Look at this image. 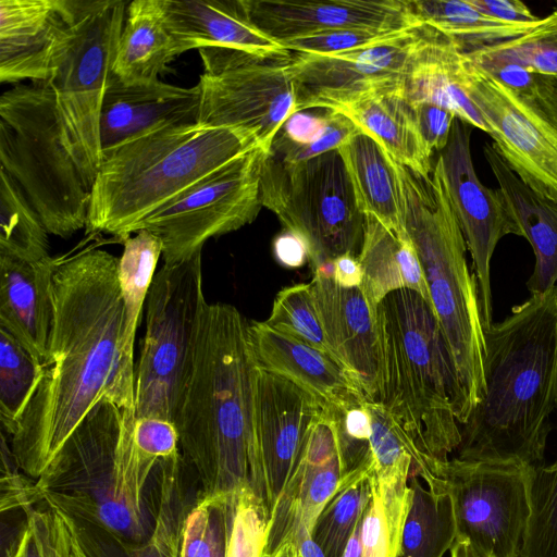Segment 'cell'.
Listing matches in <instances>:
<instances>
[{
    "label": "cell",
    "mask_w": 557,
    "mask_h": 557,
    "mask_svg": "<svg viewBox=\"0 0 557 557\" xmlns=\"http://www.w3.org/2000/svg\"><path fill=\"white\" fill-rule=\"evenodd\" d=\"M117 265V257L97 247L59 257L44 375L10 440L20 469L33 479L101 400L136 412L122 379Z\"/></svg>",
    "instance_id": "1"
},
{
    "label": "cell",
    "mask_w": 557,
    "mask_h": 557,
    "mask_svg": "<svg viewBox=\"0 0 557 557\" xmlns=\"http://www.w3.org/2000/svg\"><path fill=\"white\" fill-rule=\"evenodd\" d=\"M257 369L245 317L232 305L207 302L174 424L200 497L228 502L249 493L269 518L257 436Z\"/></svg>",
    "instance_id": "2"
},
{
    "label": "cell",
    "mask_w": 557,
    "mask_h": 557,
    "mask_svg": "<svg viewBox=\"0 0 557 557\" xmlns=\"http://www.w3.org/2000/svg\"><path fill=\"white\" fill-rule=\"evenodd\" d=\"M484 396L461 425L458 458L544 465L557 409V299L531 295L484 331Z\"/></svg>",
    "instance_id": "3"
},
{
    "label": "cell",
    "mask_w": 557,
    "mask_h": 557,
    "mask_svg": "<svg viewBox=\"0 0 557 557\" xmlns=\"http://www.w3.org/2000/svg\"><path fill=\"white\" fill-rule=\"evenodd\" d=\"M135 420L134 411L98 403L36 480L41 503L126 541H145L154 516L145 490L158 462L137 449Z\"/></svg>",
    "instance_id": "4"
},
{
    "label": "cell",
    "mask_w": 557,
    "mask_h": 557,
    "mask_svg": "<svg viewBox=\"0 0 557 557\" xmlns=\"http://www.w3.org/2000/svg\"><path fill=\"white\" fill-rule=\"evenodd\" d=\"M382 382L377 401L417 449L440 460L457 450L465 397L434 313L420 294L398 289L376 308Z\"/></svg>",
    "instance_id": "5"
},
{
    "label": "cell",
    "mask_w": 557,
    "mask_h": 557,
    "mask_svg": "<svg viewBox=\"0 0 557 557\" xmlns=\"http://www.w3.org/2000/svg\"><path fill=\"white\" fill-rule=\"evenodd\" d=\"M247 132L200 123L162 128L102 157L90 188L86 232L128 238L147 215L240 153Z\"/></svg>",
    "instance_id": "6"
},
{
    "label": "cell",
    "mask_w": 557,
    "mask_h": 557,
    "mask_svg": "<svg viewBox=\"0 0 557 557\" xmlns=\"http://www.w3.org/2000/svg\"><path fill=\"white\" fill-rule=\"evenodd\" d=\"M389 159L403 224L423 269L432 307L462 388L468 420L484 396L485 337L476 280L467 263L466 240L438 161L432 174L423 176L391 156Z\"/></svg>",
    "instance_id": "7"
},
{
    "label": "cell",
    "mask_w": 557,
    "mask_h": 557,
    "mask_svg": "<svg viewBox=\"0 0 557 557\" xmlns=\"http://www.w3.org/2000/svg\"><path fill=\"white\" fill-rule=\"evenodd\" d=\"M0 164L49 234L86 227L90 190L70 154L47 83L17 84L0 98Z\"/></svg>",
    "instance_id": "8"
},
{
    "label": "cell",
    "mask_w": 557,
    "mask_h": 557,
    "mask_svg": "<svg viewBox=\"0 0 557 557\" xmlns=\"http://www.w3.org/2000/svg\"><path fill=\"white\" fill-rule=\"evenodd\" d=\"M125 5L122 0H67L65 27L47 82L54 94L64 144L89 190L102 162L100 114Z\"/></svg>",
    "instance_id": "9"
},
{
    "label": "cell",
    "mask_w": 557,
    "mask_h": 557,
    "mask_svg": "<svg viewBox=\"0 0 557 557\" xmlns=\"http://www.w3.org/2000/svg\"><path fill=\"white\" fill-rule=\"evenodd\" d=\"M260 189L262 206L304 242L313 269L360 250L364 214L337 149L299 162L268 153Z\"/></svg>",
    "instance_id": "10"
},
{
    "label": "cell",
    "mask_w": 557,
    "mask_h": 557,
    "mask_svg": "<svg viewBox=\"0 0 557 557\" xmlns=\"http://www.w3.org/2000/svg\"><path fill=\"white\" fill-rule=\"evenodd\" d=\"M202 250L164 264L146 299V332L135 371L136 418L174 423L194 360L198 325L207 305L202 289Z\"/></svg>",
    "instance_id": "11"
},
{
    "label": "cell",
    "mask_w": 557,
    "mask_h": 557,
    "mask_svg": "<svg viewBox=\"0 0 557 557\" xmlns=\"http://www.w3.org/2000/svg\"><path fill=\"white\" fill-rule=\"evenodd\" d=\"M267 154L260 146L240 153L151 212L133 234H154L164 264H174L201 251L208 239L251 223L263 207L260 178Z\"/></svg>",
    "instance_id": "12"
},
{
    "label": "cell",
    "mask_w": 557,
    "mask_h": 557,
    "mask_svg": "<svg viewBox=\"0 0 557 557\" xmlns=\"http://www.w3.org/2000/svg\"><path fill=\"white\" fill-rule=\"evenodd\" d=\"M527 468L434 458L432 491L449 494L456 541H465L479 557H517L528 517Z\"/></svg>",
    "instance_id": "13"
},
{
    "label": "cell",
    "mask_w": 557,
    "mask_h": 557,
    "mask_svg": "<svg viewBox=\"0 0 557 557\" xmlns=\"http://www.w3.org/2000/svg\"><path fill=\"white\" fill-rule=\"evenodd\" d=\"M437 33L420 24L386 39L334 54L295 53L287 71L296 92V112L336 110L374 94L404 96L406 77L419 50Z\"/></svg>",
    "instance_id": "14"
},
{
    "label": "cell",
    "mask_w": 557,
    "mask_h": 557,
    "mask_svg": "<svg viewBox=\"0 0 557 557\" xmlns=\"http://www.w3.org/2000/svg\"><path fill=\"white\" fill-rule=\"evenodd\" d=\"M465 88L508 166L537 195L557 203V127L529 96L470 61Z\"/></svg>",
    "instance_id": "15"
},
{
    "label": "cell",
    "mask_w": 557,
    "mask_h": 557,
    "mask_svg": "<svg viewBox=\"0 0 557 557\" xmlns=\"http://www.w3.org/2000/svg\"><path fill=\"white\" fill-rule=\"evenodd\" d=\"M471 127L456 117L448 144L436 160L470 251L485 331L493 323L490 278L493 252L504 236L522 234L502 190L484 186L475 173L470 146Z\"/></svg>",
    "instance_id": "16"
},
{
    "label": "cell",
    "mask_w": 557,
    "mask_h": 557,
    "mask_svg": "<svg viewBox=\"0 0 557 557\" xmlns=\"http://www.w3.org/2000/svg\"><path fill=\"white\" fill-rule=\"evenodd\" d=\"M180 54L197 49L205 74L261 63H287L292 52L257 28L240 0H162Z\"/></svg>",
    "instance_id": "17"
},
{
    "label": "cell",
    "mask_w": 557,
    "mask_h": 557,
    "mask_svg": "<svg viewBox=\"0 0 557 557\" xmlns=\"http://www.w3.org/2000/svg\"><path fill=\"white\" fill-rule=\"evenodd\" d=\"M287 63L253 64L219 75L203 73L198 82V123L243 129L269 152L284 123L296 112Z\"/></svg>",
    "instance_id": "18"
},
{
    "label": "cell",
    "mask_w": 557,
    "mask_h": 557,
    "mask_svg": "<svg viewBox=\"0 0 557 557\" xmlns=\"http://www.w3.org/2000/svg\"><path fill=\"white\" fill-rule=\"evenodd\" d=\"M324 406L306 389L258 367L256 422L269 517Z\"/></svg>",
    "instance_id": "19"
},
{
    "label": "cell",
    "mask_w": 557,
    "mask_h": 557,
    "mask_svg": "<svg viewBox=\"0 0 557 557\" xmlns=\"http://www.w3.org/2000/svg\"><path fill=\"white\" fill-rule=\"evenodd\" d=\"M250 22L277 42L327 30L397 33L420 23L407 0H240Z\"/></svg>",
    "instance_id": "20"
},
{
    "label": "cell",
    "mask_w": 557,
    "mask_h": 557,
    "mask_svg": "<svg viewBox=\"0 0 557 557\" xmlns=\"http://www.w3.org/2000/svg\"><path fill=\"white\" fill-rule=\"evenodd\" d=\"M341 478L334 423L325 405L271 511L267 522L262 557H274L292 541L300 522L311 533L318 517L336 494Z\"/></svg>",
    "instance_id": "21"
},
{
    "label": "cell",
    "mask_w": 557,
    "mask_h": 557,
    "mask_svg": "<svg viewBox=\"0 0 557 557\" xmlns=\"http://www.w3.org/2000/svg\"><path fill=\"white\" fill-rule=\"evenodd\" d=\"M193 468L182 453L161 459L154 468L157 482L153 527L143 542L126 541L100 527L62 512L67 530L92 557H177L185 518L198 499Z\"/></svg>",
    "instance_id": "22"
},
{
    "label": "cell",
    "mask_w": 557,
    "mask_h": 557,
    "mask_svg": "<svg viewBox=\"0 0 557 557\" xmlns=\"http://www.w3.org/2000/svg\"><path fill=\"white\" fill-rule=\"evenodd\" d=\"M326 339L338 363L372 401L382 382L376 308L361 287H343L331 276L313 275L310 282Z\"/></svg>",
    "instance_id": "23"
},
{
    "label": "cell",
    "mask_w": 557,
    "mask_h": 557,
    "mask_svg": "<svg viewBox=\"0 0 557 557\" xmlns=\"http://www.w3.org/2000/svg\"><path fill=\"white\" fill-rule=\"evenodd\" d=\"M199 85L180 87L161 82L125 84L111 76L100 114L102 157L149 133L199 120Z\"/></svg>",
    "instance_id": "24"
},
{
    "label": "cell",
    "mask_w": 557,
    "mask_h": 557,
    "mask_svg": "<svg viewBox=\"0 0 557 557\" xmlns=\"http://www.w3.org/2000/svg\"><path fill=\"white\" fill-rule=\"evenodd\" d=\"M67 0H0V82L47 83Z\"/></svg>",
    "instance_id": "25"
},
{
    "label": "cell",
    "mask_w": 557,
    "mask_h": 557,
    "mask_svg": "<svg viewBox=\"0 0 557 557\" xmlns=\"http://www.w3.org/2000/svg\"><path fill=\"white\" fill-rule=\"evenodd\" d=\"M371 416L373 473L382 502L389 557H399L400 539L410 500V476H425L432 456L421 454L403 428L379 401H367Z\"/></svg>",
    "instance_id": "26"
},
{
    "label": "cell",
    "mask_w": 557,
    "mask_h": 557,
    "mask_svg": "<svg viewBox=\"0 0 557 557\" xmlns=\"http://www.w3.org/2000/svg\"><path fill=\"white\" fill-rule=\"evenodd\" d=\"M59 257L27 262L0 253V327L45 361L53 321L52 277Z\"/></svg>",
    "instance_id": "27"
},
{
    "label": "cell",
    "mask_w": 557,
    "mask_h": 557,
    "mask_svg": "<svg viewBox=\"0 0 557 557\" xmlns=\"http://www.w3.org/2000/svg\"><path fill=\"white\" fill-rule=\"evenodd\" d=\"M258 367L306 389L324 404L336 405L362 393L331 356L288 337L264 321L248 322Z\"/></svg>",
    "instance_id": "28"
},
{
    "label": "cell",
    "mask_w": 557,
    "mask_h": 557,
    "mask_svg": "<svg viewBox=\"0 0 557 557\" xmlns=\"http://www.w3.org/2000/svg\"><path fill=\"white\" fill-rule=\"evenodd\" d=\"M484 157L504 194L510 211L535 256L527 282L532 295L554 292L557 299V203L525 185L502 158L493 143L485 144Z\"/></svg>",
    "instance_id": "29"
},
{
    "label": "cell",
    "mask_w": 557,
    "mask_h": 557,
    "mask_svg": "<svg viewBox=\"0 0 557 557\" xmlns=\"http://www.w3.org/2000/svg\"><path fill=\"white\" fill-rule=\"evenodd\" d=\"M469 62L450 37L438 32L419 50L405 82L411 103L428 101L450 110L457 119L486 134L490 128L466 92Z\"/></svg>",
    "instance_id": "30"
},
{
    "label": "cell",
    "mask_w": 557,
    "mask_h": 557,
    "mask_svg": "<svg viewBox=\"0 0 557 557\" xmlns=\"http://www.w3.org/2000/svg\"><path fill=\"white\" fill-rule=\"evenodd\" d=\"M178 55L162 0L132 1L126 8L113 76L125 84L154 82Z\"/></svg>",
    "instance_id": "31"
},
{
    "label": "cell",
    "mask_w": 557,
    "mask_h": 557,
    "mask_svg": "<svg viewBox=\"0 0 557 557\" xmlns=\"http://www.w3.org/2000/svg\"><path fill=\"white\" fill-rule=\"evenodd\" d=\"M363 290L369 302L379 304L392 292L410 289L431 302L426 280L409 236H399L376 219L364 215L359 255Z\"/></svg>",
    "instance_id": "32"
},
{
    "label": "cell",
    "mask_w": 557,
    "mask_h": 557,
    "mask_svg": "<svg viewBox=\"0 0 557 557\" xmlns=\"http://www.w3.org/2000/svg\"><path fill=\"white\" fill-rule=\"evenodd\" d=\"M334 111L351 120L396 161L420 175L432 174L433 153L420 136L412 107L403 95L374 94Z\"/></svg>",
    "instance_id": "33"
},
{
    "label": "cell",
    "mask_w": 557,
    "mask_h": 557,
    "mask_svg": "<svg viewBox=\"0 0 557 557\" xmlns=\"http://www.w3.org/2000/svg\"><path fill=\"white\" fill-rule=\"evenodd\" d=\"M361 212L406 236L398 186L389 156L371 136L358 132L337 148Z\"/></svg>",
    "instance_id": "34"
},
{
    "label": "cell",
    "mask_w": 557,
    "mask_h": 557,
    "mask_svg": "<svg viewBox=\"0 0 557 557\" xmlns=\"http://www.w3.org/2000/svg\"><path fill=\"white\" fill-rule=\"evenodd\" d=\"M117 275L124 307L122 337V379L126 391L135 397L134 344L141 310L147 299L156 268L162 256L159 237L146 230L123 242Z\"/></svg>",
    "instance_id": "35"
},
{
    "label": "cell",
    "mask_w": 557,
    "mask_h": 557,
    "mask_svg": "<svg viewBox=\"0 0 557 557\" xmlns=\"http://www.w3.org/2000/svg\"><path fill=\"white\" fill-rule=\"evenodd\" d=\"M410 500L399 557H443L456 541L453 502L448 493L425 488L409 478Z\"/></svg>",
    "instance_id": "36"
},
{
    "label": "cell",
    "mask_w": 557,
    "mask_h": 557,
    "mask_svg": "<svg viewBox=\"0 0 557 557\" xmlns=\"http://www.w3.org/2000/svg\"><path fill=\"white\" fill-rule=\"evenodd\" d=\"M409 4L420 23L450 37L465 52L517 38L537 26L497 21L467 0H409Z\"/></svg>",
    "instance_id": "37"
},
{
    "label": "cell",
    "mask_w": 557,
    "mask_h": 557,
    "mask_svg": "<svg viewBox=\"0 0 557 557\" xmlns=\"http://www.w3.org/2000/svg\"><path fill=\"white\" fill-rule=\"evenodd\" d=\"M358 132L359 127L337 111L301 110L284 123L268 153L285 162H299L336 150Z\"/></svg>",
    "instance_id": "38"
},
{
    "label": "cell",
    "mask_w": 557,
    "mask_h": 557,
    "mask_svg": "<svg viewBox=\"0 0 557 557\" xmlns=\"http://www.w3.org/2000/svg\"><path fill=\"white\" fill-rule=\"evenodd\" d=\"M45 224L13 178L0 170V253L39 262L50 257Z\"/></svg>",
    "instance_id": "39"
},
{
    "label": "cell",
    "mask_w": 557,
    "mask_h": 557,
    "mask_svg": "<svg viewBox=\"0 0 557 557\" xmlns=\"http://www.w3.org/2000/svg\"><path fill=\"white\" fill-rule=\"evenodd\" d=\"M44 375V363L0 327V420L12 436Z\"/></svg>",
    "instance_id": "40"
},
{
    "label": "cell",
    "mask_w": 557,
    "mask_h": 557,
    "mask_svg": "<svg viewBox=\"0 0 557 557\" xmlns=\"http://www.w3.org/2000/svg\"><path fill=\"white\" fill-rule=\"evenodd\" d=\"M525 476L530 511L517 557H557V460Z\"/></svg>",
    "instance_id": "41"
},
{
    "label": "cell",
    "mask_w": 557,
    "mask_h": 557,
    "mask_svg": "<svg viewBox=\"0 0 557 557\" xmlns=\"http://www.w3.org/2000/svg\"><path fill=\"white\" fill-rule=\"evenodd\" d=\"M367 401L363 394L357 393L339 404H325L335 429L342 474L339 486L373 472L371 416Z\"/></svg>",
    "instance_id": "42"
},
{
    "label": "cell",
    "mask_w": 557,
    "mask_h": 557,
    "mask_svg": "<svg viewBox=\"0 0 557 557\" xmlns=\"http://www.w3.org/2000/svg\"><path fill=\"white\" fill-rule=\"evenodd\" d=\"M373 472L343 486L324 507L311 531L325 557H342L372 497Z\"/></svg>",
    "instance_id": "43"
},
{
    "label": "cell",
    "mask_w": 557,
    "mask_h": 557,
    "mask_svg": "<svg viewBox=\"0 0 557 557\" xmlns=\"http://www.w3.org/2000/svg\"><path fill=\"white\" fill-rule=\"evenodd\" d=\"M465 55L471 62H507L533 74L557 77V4L529 33L465 52Z\"/></svg>",
    "instance_id": "44"
},
{
    "label": "cell",
    "mask_w": 557,
    "mask_h": 557,
    "mask_svg": "<svg viewBox=\"0 0 557 557\" xmlns=\"http://www.w3.org/2000/svg\"><path fill=\"white\" fill-rule=\"evenodd\" d=\"M275 331L336 359L326 339L310 283L282 288L264 321ZM338 362V361H337Z\"/></svg>",
    "instance_id": "45"
},
{
    "label": "cell",
    "mask_w": 557,
    "mask_h": 557,
    "mask_svg": "<svg viewBox=\"0 0 557 557\" xmlns=\"http://www.w3.org/2000/svg\"><path fill=\"white\" fill-rule=\"evenodd\" d=\"M267 522L265 511L252 495H238L225 557H262Z\"/></svg>",
    "instance_id": "46"
},
{
    "label": "cell",
    "mask_w": 557,
    "mask_h": 557,
    "mask_svg": "<svg viewBox=\"0 0 557 557\" xmlns=\"http://www.w3.org/2000/svg\"><path fill=\"white\" fill-rule=\"evenodd\" d=\"M393 34L395 33L344 28L289 39L281 45L295 53L334 54L376 44Z\"/></svg>",
    "instance_id": "47"
},
{
    "label": "cell",
    "mask_w": 557,
    "mask_h": 557,
    "mask_svg": "<svg viewBox=\"0 0 557 557\" xmlns=\"http://www.w3.org/2000/svg\"><path fill=\"white\" fill-rule=\"evenodd\" d=\"M7 433L1 431L0 510L2 513L16 509L27 511L41 503L36 481L18 471Z\"/></svg>",
    "instance_id": "48"
},
{
    "label": "cell",
    "mask_w": 557,
    "mask_h": 557,
    "mask_svg": "<svg viewBox=\"0 0 557 557\" xmlns=\"http://www.w3.org/2000/svg\"><path fill=\"white\" fill-rule=\"evenodd\" d=\"M134 442L144 456L153 460L171 458L181 453L176 425L162 418H136Z\"/></svg>",
    "instance_id": "49"
},
{
    "label": "cell",
    "mask_w": 557,
    "mask_h": 557,
    "mask_svg": "<svg viewBox=\"0 0 557 557\" xmlns=\"http://www.w3.org/2000/svg\"><path fill=\"white\" fill-rule=\"evenodd\" d=\"M42 557H70L69 533L60 513L45 506L33 507L25 511Z\"/></svg>",
    "instance_id": "50"
},
{
    "label": "cell",
    "mask_w": 557,
    "mask_h": 557,
    "mask_svg": "<svg viewBox=\"0 0 557 557\" xmlns=\"http://www.w3.org/2000/svg\"><path fill=\"white\" fill-rule=\"evenodd\" d=\"M420 136L428 149L441 152L448 144L456 115L438 104L418 101L410 103Z\"/></svg>",
    "instance_id": "51"
},
{
    "label": "cell",
    "mask_w": 557,
    "mask_h": 557,
    "mask_svg": "<svg viewBox=\"0 0 557 557\" xmlns=\"http://www.w3.org/2000/svg\"><path fill=\"white\" fill-rule=\"evenodd\" d=\"M362 543L364 557H389L387 529L374 473L372 497L363 516Z\"/></svg>",
    "instance_id": "52"
},
{
    "label": "cell",
    "mask_w": 557,
    "mask_h": 557,
    "mask_svg": "<svg viewBox=\"0 0 557 557\" xmlns=\"http://www.w3.org/2000/svg\"><path fill=\"white\" fill-rule=\"evenodd\" d=\"M479 12L497 21L517 25H539L540 17L519 0H467Z\"/></svg>",
    "instance_id": "53"
},
{
    "label": "cell",
    "mask_w": 557,
    "mask_h": 557,
    "mask_svg": "<svg viewBox=\"0 0 557 557\" xmlns=\"http://www.w3.org/2000/svg\"><path fill=\"white\" fill-rule=\"evenodd\" d=\"M471 63L479 67L481 71L494 77L503 85L522 95H529L533 87L535 74L517 64L491 61Z\"/></svg>",
    "instance_id": "54"
},
{
    "label": "cell",
    "mask_w": 557,
    "mask_h": 557,
    "mask_svg": "<svg viewBox=\"0 0 557 557\" xmlns=\"http://www.w3.org/2000/svg\"><path fill=\"white\" fill-rule=\"evenodd\" d=\"M527 96L557 127V77L535 74L533 87Z\"/></svg>",
    "instance_id": "55"
},
{
    "label": "cell",
    "mask_w": 557,
    "mask_h": 557,
    "mask_svg": "<svg viewBox=\"0 0 557 557\" xmlns=\"http://www.w3.org/2000/svg\"><path fill=\"white\" fill-rule=\"evenodd\" d=\"M273 251L276 260L286 268H299L308 259L304 242L288 231H284L276 236L273 243Z\"/></svg>",
    "instance_id": "56"
},
{
    "label": "cell",
    "mask_w": 557,
    "mask_h": 557,
    "mask_svg": "<svg viewBox=\"0 0 557 557\" xmlns=\"http://www.w3.org/2000/svg\"><path fill=\"white\" fill-rule=\"evenodd\" d=\"M333 281L343 287H360L362 270L357 256L347 253L333 261Z\"/></svg>",
    "instance_id": "57"
},
{
    "label": "cell",
    "mask_w": 557,
    "mask_h": 557,
    "mask_svg": "<svg viewBox=\"0 0 557 557\" xmlns=\"http://www.w3.org/2000/svg\"><path fill=\"white\" fill-rule=\"evenodd\" d=\"M5 557H42L37 537L25 519Z\"/></svg>",
    "instance_id": "58"
},
{
    "label": "cell",
    "mask_w": 557,
    "mask_h": 557,
    "mask_svg": "<svg viewBox=\"0 0 557 557\" xmlns=\"http://www.w3.org/2000/svg\"><path fill=\"white\" fill-rule=\"evenodd\" d=\"M290 542L297 546L300 557H325L302 522L297 527Z\"/></svg>",
    "instance_id": "59"
},
{
    "label": "cell",
    "mask_w": 557,
    "mask_h": 557,
    "mask_svg": "<svg viewBox=\"0 0 557 557\" xmlns=\"http://www.w3.org/2000/svg\"><path fill=\"white\" fill-rule=\"evenodd\" d=\"M362 523L363 517L356 525L342 557H364L362 543Z\"/></svg>",
    "instance_id": "60"
},
{
    "label": "cell",
    "mask_w": 557,
    "mask_h": 557,
    "mask_svg": "<svg viewBox=\"0 0 557 557\" xmlns=\"http://www.w3.org/2000/svg\"><path fill=\"white\" fill-rule=\"evenodd\" d=\"M450 557H479L469 543L455 541L450 548Z\"/></svg>",
    "instance_id": "61"
},
{
    "label": "cell",
    "mask_w": 557,
    "mask_h": 557,
    "mask_svg": "<svg viewBox=\"0 0 557 557\" xmlns=\"http://www.w3.org/2000/svg\"><path fill=\"white\" fill-rule=\"evenodd\" d=\"M67 533L70 542V557H92L83 548L78 540L69 530Z\"/></svg>",
    "instance_id": "62"
},
{
    "label": "cell",
    "mask_w": 557,
    "mask_h": 557,
    "mask_svg": "<svg viewBox=\"0 0 557 557\" xmlns=\"http://www.w3.org/2000/svg\"><path fill=\"white\" fill-rule=\"evenodd\" d=\"M274 557H300L297 546L289 542L286 543Z\"/></svg>",
    "instance_id": "63"
},
{
    "label": "cell",
    "mask_w": 557,
    "mask_h": 557,
    "mask_svg": "<svg viewBox=\"0 0 557 557\" xmlns=\"http://www.w3.org/2000/svg\"><path fill=\"white\" fill-rule=\"evenodd\" d=\"M225 556H226V555H225ZM225 556H224V557H225Z\"/></svg>",
    "instance_id": "64"
}]
</instances>
